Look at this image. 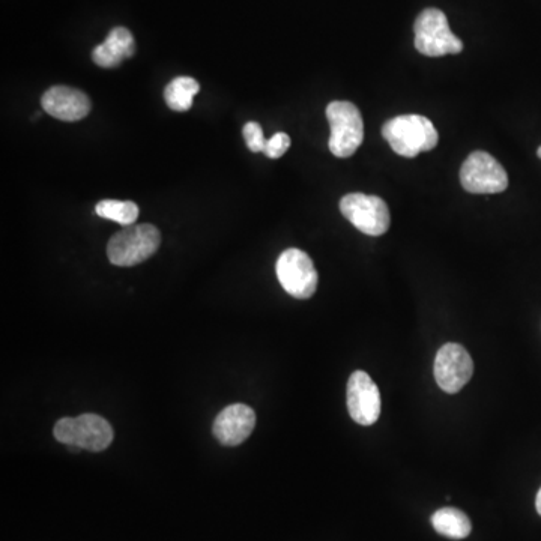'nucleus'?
Masks as SVG:
<instances>
[{"label":"nucleus","instance_id":"obj_20","mask_svg":"<svg viewBox=\"0 0 541 541\" xmlns=\"http://www.w3.org/2000/svg\"><path fill=\"white\" fill-rule=\"evenodd\" d=\"M537 155H538V158H541V146L540 148H538Z\"/></svg>","mask_w":541,"mask_h":541},{"label":"nucleus","instance_id":"obj_1","mask_svg":"<svg viewBox=\"0 0 541 541\" xmlns=\"http://www.w3.org/2000/svg\"><path fill=\"white\" fill-rule=\"evenodd\" d=\"M382 137L400 157L414 158L432 151L439 142L435 125L420 115H402L385 122Z\"/></svg>","mask_w":541,"mask_h":541},{"label":"nucleus","instance_id":"obj_19","mask_svg":"<svg viewBox=\"0 0 541 541\" xmlns=\"http://www.w3.org/2000/svg\"><path fill=\"white\" fill-rule=\"evenodd\" d=\"M535 508H537V513L541 516V489L538 490L537 498H535Z\"/></svg>","mask_w":541,"mask_h":541},{"label":"nucleus","instance_id":"obj_11","mask_svg":"<svg viewBox=\"0 0 541 541\" xmlns=\"http://www.w3.org/2000/svg\"><path fill=\"white\" fill-rule=\"evenodd\" d=\"M256 426V414L250 406L235 403L227 406L215 418L212 433L220 444L236 447L250 438Z\"/></svg>","mask_w":541,"mask_h":541},{"label":"nucleus","instance_id":"obj_9","mask_svg":"<svg viewBox=\"0 0 541 541\" xmlns=\"http://www.w3.org/2000/svg\"><path fill=\"white\" fill-rule=\"evenodd\" d=\"M472 373L474 361L462 345L447 343L439 349L435 360V379L442 391L459 393L472 378Z\"/></svg>","mask_w":541,"mask_h":541},{"label":"nucleus","instance_id":"obj_14","mask_svg":"<svg viewBox=\"0 0 541 541\" xmlns=\"http://www.w3.org/2000/svg\"><path fill=\"white\" fill-rule=\"evenodd\" d=\"M432 525L438 534L451 540H463L472 531L471 520L459 508H439L432 516Z\"/></svg>","mask_w":541,"mask_h":541},{"label":"nucleus","instance_id":"obj_6","mask_svg":"<svg viewBox=\"0 0 541 541\" xmlns=\"http://www.w3.org/2000/svg\"><path fill=\"white\" fill-rule=\"evenodd\" d=\"M277 279L291 297L309 300L318 289L319 276L312 257L298 248L280 254L276 265Z\"/></svg>","mask_w":541,"mask_h":541},{"label":"nucleus","instance_id":"obj_16","mask_svg":"<svg viewBox=\"0 0 541 541\" xmlns=\"http://www.w3.org/2000/svg\"><path fill=\"white\" fill-rule=\"evenodd\" d=\"M98 217L115 221L121 226L127 227L136 223L139 218V206L134 202H122V200H101L95 206Z\"/></svg>","mask_w":541,"mask_h":541},{"label":"nucleus","instance_id":"obj_8","mask_svg":"<svg viewBox=\"0 0 541 541\" xmlns=\"http://www.w3.org/2000/svg\"><path fill=\"white\" fill-rule=\"evenodd\" d=\"M340 211L346 220L366 235L381 236L390 229V209L381 197L363 193L346 194L340 200Z\"/></svg>","mask_w":541,"mask_h":541},{"label":"nucleus","instance_id":"obj_3","mask_svg":"<svg viewBox=\"0 0 541 541\" xmlns=\"http://www.w3.org/2000/svg\"><path fill=\"white\" fill-rule=\"evenodd\" d=\"M55 438L71 450H88L98 453L112 444L115 438L109 421L100 415L83 414L76 418H62L56 423Z\"/></svg>","mask_w":541,"mask_h":541},{"label":"nucleus","instance_id":"obj_4","mask_svg":"<svg viewBox=\"0 0 541 541\" xmlns=\"http://www.w3.org/2000/svg\"><path fill=\"white\" fill-rule=\"evenodd\" d=\"M415 49L429 58L457 55L463 43L451 32L447 16L436 8H427L415 20Z\"/></svg>","mask_w":541,"mask_h":541},{"label":"nucleus","instance_id":"obj_2","mask_svg":"<svg viewBox=\"0 0 541 541\" xmlns=\"http://www.w3.org/2000/svg\"><path fill=\"white\" fill-rule=\"evenodd\" d=\"M160 230L152 224H131L110 238L107 256L116 266H134L157 253Z\"/></svg>","mask_w":541,"mask_h":541},{"label":"nucleus","instance_id":"obj_7","mask_svg":"<svg viewBox=\"0 0 541 541\" xmlns=\"http://www.w3.org/2000/svg\"><path fill=\"white\" fill-rule=\"evenodd\" d=\"M460 184L468 193L496 194L508 187V175L502 164L484 151L472 152L462 169Z\"/></svg>","mask_w":541,"mask_h":541},{"label":"nucleus","instance_id":"obj_18","mask_svg":"<svg viewBox=\"0 0 541 541\" xmlns=\"http://www.w3.org/2000/svg\"><path fill=\"white\" fill-rule=\"evenodd\" d=\"M289 148H291V137L286 133H277L271 139L266 140L263 154L268 158L277 160V158L283 157Z\"/></svg>","mask_w":541,"mask_h":541},{"label":"nucleus","instance_id":"obj_13","mask_svg":"<svg viewBox=\"0 0 541 541\" xmlns=\"http://www.w3.org/2000/svg\"><path fill=\"white\" fill-rule=\"evenodd\" d=\"M136 53V41L127 28H115L103 44L95 47L92 61L101 68L119 67L125 59L133 58Z\"/></svg>","mask_w":541,"mask_h":541},{"label":"nucleus","instance_id":"obj_15","mask_svg":"<svg viewBox=\"0 0 541 541\" xmlns=\"http://www.w3.org/2000/svg\"><path fill=\"white\" fill-rule=\"evenodd\" d=\"M199 92L200 85L197 80L191 77H176L167 85L164 100L173 112H188L193 106L194 97Z\"/></svg>","mask_w":541,"mask_h":541},{"label":"nucleus","instance_id":"obj_10","mask_svg":"<svg viewBox=\"0 0 541 541\" xmlns=\"http://www.w3.org/2000/svg\"><path fill=\"white\" fill-rule=\"evenodd\" d=\"M346 396L349 415L355 423L372 426L381 417V393L369 373L363 370L352 373Z\"/></svg>","mask_w":541,"mask_h":541},{"label":"nucleus","instance_id":"obj_12","mask_svg":"<svg viewBox=\"0 0 541 541\" xmlns=\"http://www.w3.org/2000/svg\"><path fill=\"white\" fill-rule=\"evenodd\" d=\"M44 112L64 122L82 121L91 113L88 95L70 86H53L41 97Z\"/></svg>","mask_w":541,"mask_h":541},{"label":"nucleus","instance_id":"obj_5","mask_svg":"<svg viewBox=\"0 0 541 541\" xmlns=\"http://www.w3.org/2000/svg\"><path fill=\"white\" fill-rule=\"evenodd\" d=\"M330 122V151L339 158H349L364 140V122L360 110L349 101H333L327 107Z\"/></svg>","mask_w":541,"mask_h":541},{"label":"nucleus","instance_id":"obj_17","mask_svg":"<svg viewBox=\"0 0 541 541\" xmlns=\"http://www.w3.org/2000/svg\"><path fill=\"white\" fill-rule=\"evenodd\" d=\"M242 134H244L245 143H247L248 149H250L251 152H254V154L263 152L266 145V139L265 136H263V130L262 127H260L259 122H247V124L244 125Z\"/></svg>","mask_w":541,"mask_h":541}]
</instances>
